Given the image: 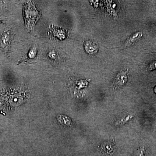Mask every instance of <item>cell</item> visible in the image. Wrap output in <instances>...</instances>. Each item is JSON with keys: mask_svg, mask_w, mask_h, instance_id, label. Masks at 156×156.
<instances>
[{"mask_svg": "<svg viewBox=\"0 0 156 156\" xmlns=\"http://www.w3.org/2000/svg\"><path fill=\"white\" fill-rule=\"evenodd\" d=\"M143 36V33L140 32H137L131 35V36L129 37L127 39L126 42V46H130L134 44V42L139 40Z\"/></svg>", "mask_w": 156, "mask_h": 156, "instance_id": "3957f363", "label": "cell"}, {"mask_svg": "<svg viewBox=\"0 0 156 156\" xmlns=\"http://www.w3.org/2000/svg\"><path fill=\"white\" fill-rule=\"evenodd\" d=\"M127 73L126 71H123L118 74L116 79L117 84L122 86L126 83L127 81Z\"/></svg>", "mask_w": 156, "mask_h": 156, "instance_id": "277c9868", "label": "cell"}, {"mask_svg": "<svg viewBox=\"0 0 156 156\" xmlns=\"http://www.w3.org/2000/svg\"><path fill=\"white\" fill-rule=\"evenodd\" d=\"M85 49L87 53L90 54H94L98 52V46L94 42L87 41L84 44Z\"/></svg>", "mask_w": 156, "mask_h": 156, "instance_id": "7a4b0ae2", "label": "cell"}, {"mask_svg": "<svg viewBox=\"0 0 156 156\" xmlns=\"http://www.w3.org/2000/svg\"><path fill=\"white\" fill-rule=\"evenodd\" d=\"M23 15L27 28L31 30L41 16L38 9L32 2L27 3L23 9Z\"/></svg>", "mask_w": 156, "mask_h": 156, "instance_id": "6da1fadb", "label": "cell"}, {"mask_svg": "<svg viewBox=\"0 0 156 156\" xmlns=\"http://www.w3.org/2000/svg\"><path fill=\"white\" fill-rule=\"evenodd\" d=\"M154 91L155 93H156V86L155 87L154 89Z\"/></svg>", "mask_w": 156, "mask_h": 156, "instance_id": "8992f818", "label": "cell"}, {"mask_svg": "<svg viewBox=\"0 0 156 156\" xmlns=\"http://www.w3.org/2000/svg\"><path fill=\"white\" fill-rule=\"evenodd\" d=\"M149 70L152 71L156 69V60L152 62L148 67Z\"/></svg>", "mask_w": 156, "mask_h": 156, "instance_id": "5b68a950", "label": "cell"}]
</instances>
